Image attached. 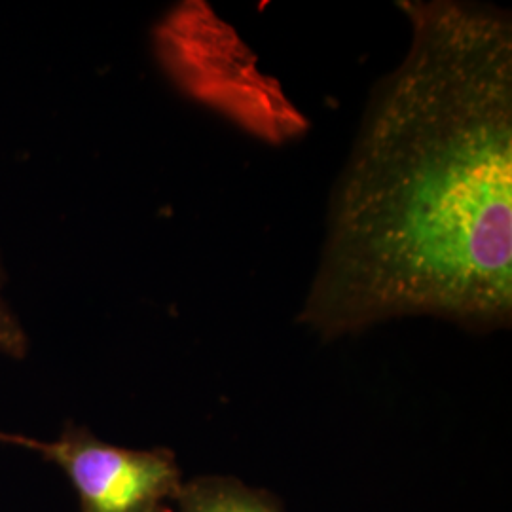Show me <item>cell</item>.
<instances>
[{
	"label": "cell",
	"mask_w": 512,
	"mask_h": 512,
	"mask_svg": "<svg viewBox=\"0 0 512 512\" xmlns=\"http://www.w3.org/2000/svg\"><path fill=\"white\" fill-rule=\"evenodd\" d=\"M410 40L374 88L332 194L300 323L340 338L403 317H512V21L401 2Z\"/></svg>",
	"instance_id": "6da1fadb"
},
{
	"label": "cell",
	"mask_w": 512,
	"mask_h": 512,
	"mask_svg": "<svg viewBox=\"0 0 512 512\" xmlns=\"http://www.w3.org/2000/svg\"><path fill=\"white\" fill-rule=\"evenodd\" d=\"M0 444L54 461L73 482L84 512H156L181 490V473L169 452L112 446L82 429L52 442L0 431Z\"/></svg>",
	"instance_id": "7a4b0ae2"
},
{
	"label": "cell",
	"mask_w": 512,
	"mask_h": 512,
	"mask_svg": "<svg viewBox=\"0 0 512 512\" xmlns=\"http://www.w3.org/2000/svg\"><path fill=\"white\" fill-rule=\"evenodd\" d=\"M179 512H281L262 494L230 478H200L179 490Z\"/></svg>",
	"instance_id": "3957f363"
},
{
	"label": "cell",
	"mask_w": 512,
	"mask_h": 512,
	"mask_svg": "<svg viewBox=\"0 0 512 512\" xmlns=\"http://www.w3.org/2000/svg\"><path fill=\"white\" fill-rule=\"evenodd\" d=\"M29 340L21 327L16 313L8 306L4 298V274L0 268V353L21 359L27 355Z\"/></svg>",
	"instance_id": "277c9868"
},
{
	"label": "cell",
	"mask_w": 512,
	"mask_h": 512,
	"mask_svg": "<svg viewBox=\"0 0 512 512\" xmlns=\"http://www.w3.org/2000/svg\"><path fill=\"white\" fill-rule=\"evenodd\" d=\"M156 512H160V511H156Z\"/></svg>",
	"instance_id": "5b68a950"
}]
</instances>
